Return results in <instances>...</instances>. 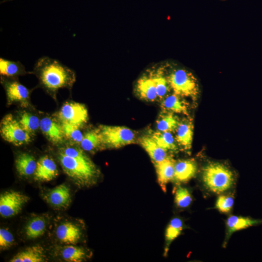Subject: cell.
<instances>
[{
    "label": "cell",
    "mask_w": 262,
    "mask_h": 262,
    "mask_svg": "<svg viewBox=\"0 0 262 262\" xmlns=\"http://www.w3.org/2000/svg\"><path fill=\"white\" fill-rule=\"evenodd\" d=\"M2 83L9 103L18 102L25 106L28 104L30 92L26 86L15 80L2 79Z\"/></svg>",
    "instance_id": "9"
},
{
    "label": "cell",
    "mask_w": 262,
    "mask_h": 262,
    "mask_svg": "<svg viewBox=\"0 0 262 262\" xmlns=\"http://www.w3.org/2000/svg\"><path fill=\"white\" fill-rule=\"evenodd\" d=\"M40 129L47 138L54 144L61 143L65 137L61 124L54 119L45 117L40 120Z\"/></svg>",
    "instance_id": "14"
},
{
    "label": "cell",
    "mask_w": 262,
    "mask_h": 262,
    "mask_svg": "<svg viewBox=\"0 0 262 262\" xmlns=\"http://www.w3.org/2000/svg\"><path fill=\"white\" fill-rule=\"evenodd\" d=\"M154 82L158 98L163 99L165 98L171 89L167 76L164 73L163 68L158 70L151 74Z\"/></svg>",
    "instance_id": "27"
},
{
    "label": "cell",
    "mask_w": 262,
    "mask_h": 262,
    "mask_svg": "<svg viewBox=\"0 0 262 262\" xmlns=\"http://www.w3.org/2000/svg\"><path fill=\"white\" fill-rule=\"evenodd\" d=\"M171 89L181 97L196 99L199 94L198 82L194 75L183 68L174 69L167 76Z\"/></svg>",
    "instance_id": "4"
},
{
    "label": "cell",
    "mask_w": 262,
    "mask_h": 262,
    "mask_svg": "<svg viewBox=\"0 0 262 262\" xmlns=\"http://www.w3.org/2000/svg\"><path fill=\"white\" fill-rule=\"evenodd\" d=\"M136 90L138 96L143 100L154 101L158 98L156 87L151 76H144L138 80Z\"/></svg>",
    "instance_id": "19"
},
{
    "label": "cell",
    "mask_w": 262,
    "mask_h": 262,
    "mask_svg": "<svg viewBox=\"0 0 262 262\" xmlns=\"http://www.w3.org/2000/svg\"><path fill=\"white\" fill-rule=\"evenodd\" d=\"M80 145L82 149L89 152H94L104 147L98 129L86 132Z\"/></svg>",
    "instance_id": "23"
},
{
    "label": "cell",
    "mask_w": 262,
    "mask_h": 262,
    "mask_svg": "<svg viewBox=\"0 0 262 262\" xmlns=\"http://www.w3.org/2000/svg\"><path fill=\"white\" fill-rule=\"evenodd\" d=\"M65 137L71 142L80 144L82 142L84 134L80 128L67 123H61Z\"/></svg>",
    "instance_id": "32"
},
{
    "label": "cell",
    "mask_w": 262,
    "mask_h": 262,
    "mask_svg": "<svg viewBox=\"0 0 262 262\" xmlns=\"http://www.w3.org/2000/svg\"><path fill=\"white\" fill-rule=\"evenodd\" d=\"M139 143L155 164L168 157L166 151L160 147L150 136H144L139 139Z\"/></svg>",
    "instance_id": "18"
},
{
    "label": "cell",
    "mask_w": 262,
    "mask_h": 262,
    "mask_svg": "<svg viewBox=\"0 0 262 262\" xmlns=\"http://www.w3.org/2000/svg\"><path fill=\"white\" fill-rule=\"evenodd\" d=\"M98 129L104 147L118 148L136 142L134 132L127 127L102 125Z\"/></svg>",
    "instance_id": "5"
},
{
    "label": "cell",
    "mask_w": 262,
    "mask_h": 262,
    "mask_svg": "<svg viewBox=\"0 0 262 262\" xmlns=\"http://www.w3.org/2000/svg\"><path fill=\"white\" fill-rule=\"evenodd\" d=\"M202 181L210 191L222 193L230 189L234 183V176L231 171L219 163H210L202 171Z\"/></svg>",
    "instance_id": "3"
},
{
    "label": "cell",
    "mask_w": 262,
    "mask_h": 262,
    "mask_svg": "<svg viewBox=\"0 0 262 262\" xmlns=\"http://www.w3.org/2000/svg\"><path fill=\"white\" fill-rule=\"evenodd\" d=\"M180 121L173 113L164 111L156 121L157 129L159 131L172 132L176 131Z\"/></svg>",
    "instance_id": "26"
},
{
    "label": "cell",
    "mask_w": 262,
    "mask_h": 262,
    "mask_svg": "<svg viewBox=\"0 0 262 262\" xmlns=\"http://www.w3.org/2000/svg\"><path fill=\"white\" fill-rule=\"evenodd\" d=\"M60 152L65 155L75 159L87 161L90 158L84 152L83 150L77 147L66 146L60 149Z\"/></svg>",
    "instance_id": "34"
},
{
    "label": "cell",
    "mask_w": 262,
    "mask_h": 262,
    "mask_svg": "<svg viewBox=\"0 0 262 262\" xmlns=\"http://www.w3.org/2000/svg\"><path fill=\"white\" fill-rule=\"evenodd\" d=\"M15 165L16 171L20 176L28 177L34 174L37 162L32 155L24 152L17 156Z\"/></svg>",
    "instance_id": "21"
},
{
    "label": "cell",
    "mask_w": 262,
    "mask_h": 262,
    "mask_svg": "<svg viewBox=\"0 0 262 262\" xmlns=\"http://www.w3.org/2000/svg\"><path fill=\"white\" fill-rule=\"evenodd\" d=\"M182 229L183 223L180 218L175 217L171 220L165 230L164 255L167 253L171 243L180 234Z\"/></svg>",
    "instance_id": "30"
},
{
    "label": "cell",
    "mask_w": 262,
    "mask_h": 262,
    "mask_svg": "<svg viewBox=\"0 0 262 262\" xmlns=\"http://www.w3.org/2000/svg\"><path fill=\"white\" fill-rule=\"evenodd\" d=\"M193 128L192 122L185 119L180 121L175 131L176 142L184 150H189L192 147Z\"/></svg>",
    "instance_id": "16"
},
{
    "label": "cell",
    "mask_w": 262,
    "mask_h": 262,
    "mask_svg": "<svg viewBox=\"0 0 262 262\" xmlns=\"http://www.w3.org/2000/svg\"><path fill=\"white\" fill-rule=\"evenodd\" d=\"M44 248L36 245L28 247L14 256L10 262H42L45 261Z\"/></svg>",
    "instance_id": "20"
},
{
    "label": "cell",
    "mask_w": 262,
    "mask_h": 262,
    "mask_svg": "<svg viewBox=\"0 0 262 262\" xmlns=\"http://www.w3.org/2000/svg\"><path fill=\"white\" fill-rule=\"evenodd\" d=\"M150 136L160 147L166 151H175L178 149L176 141L171 132L157 131L153 132Z\"/></svg>",
    "instance_id": "29"
},
{
    "label": "cell",
    "mask_w": 262,
    "mask_h": 262,
    "mask_svg": "<svg viewBox=\"0 0 262 262\" xmlns=\"http://www.w3.org/2000/svg\"><path fill=\"white\" fill-rule=\"evenodd\" d=\"M197 165L192 159L181 160L175 162L174 179L178 182H186L195 176Z\"/></svg>",
    "instance_id": "17"
},
{
    "label": "cell",
    "mask_w": 262,
    "mask_h": 262,
    "mask_svg": "<svg viewBox=\"0 0 262 262\" xmlns=\"http://www.w3.org/2000/svg\"><path fill=\"white\" fill-rule=\"evenodd\" d=\"M57 116L61 123H67L80 128L88 120V111L83 104L67 101L62 106Z\"/></svg>",
    "instance_id": "7"
},
{
    "label": "cell",
    "mask_w": 262,
    "mask_h": 262,
    "mask_svg": "<svg viewBox=\"0 0 262 262\" xmlns=\"http://www.w3.org/2000/svg\"><path fill=\"white\" fill-rule=\"evenodd\" d=\"M75 245H66L61 250V257L68 262H81L85 260L87 255L86 251Z\"/></svg>",
    "instance_id": "28"
},
{
    "label": "cell",
    "mask_w": 262,
    "mask_h": 262,
    "mask_svg": "<svg viewBox=\"0 0 262 262\" xmlns=\"http://www.w3.org/2000/svg\"><path fill=\"white\" fill-rule=\"evenodd\" d=\"M26 73L24 66L19 61L0 58V74L1 76L11 78Z\"/></svg>",
    "instance_id": "25"
},
{
    "label": "cell",
    "mask_w": 262,
    "mask_h": 262,
    "mask_svg": "<svg viewBox=\"0 0 262 262\" xmlns=\"http://www.w3.org/2000/svg\"><path fill=\"white\" fill-rule=\"evenodd\" d=\"M34 72L41 85L51 93L62 88H71L76 81L75 73L72 69L48 56L41 57L36 61Z\"/></svg>",
    "instance_id": "1"
},
{
    "label": "cell",
    "mask_w": 262,
    "mask_h": 262,
    "mask_svg": "<svg viewBox=\"0 0 262 262\" xmlns=\"http://www.w3.org/2000/svg\"><path fill=\"white\" fill-rule=\"evenodd\" d=\"M14 236L8 230L3 228L0 229V248L5 250L11 247L14 244Z\"/></svg>",
    "instance_id": "36"
},
{
    "label": "cell",
    "mask_w": 262,
    "mask_h": 262,
    "mask_svg": "<svg viewBox=\"0 0 262 262\" xmlns=\"http://www.w3.org/2000/svg\"><path fill=\"white\" fill-rule=\"evenodd\" d=\"M181 98L174 93L167 95L163 98L161 103L162 110L164 112L187 115H188L187 105Z\"/></svg>",
    "instance_id": "22"
},
{
    "label": "cell",
    "mask_w": 262,
    "mask_h": 262,
    "mask_svg": "<svg viewBox=\"0 0 262 262\" xmlns=\"http://www.w3.org/2000/svg\"><path fill=\"white\" fill-rule=\"evenodd\" d=\"M175 162L168 156L163 161L155 164L158 183L164 191H166L167 184L174 179Z\"/></svg>",
    "instance_id": "15"
},
{
    "label": "cell",
    "mask_w": 262,
    "mask_h": 262,
    "mask_svg": "<svg viewBox=\"0 0 262 262\" xmlns=\"http://www.w3.org/2000/svg\"><path fill=\"white\" fill-rule=\"evenodd\" d=\"M226 224L227 231L224 245H226L227 242L234 232L253 226L262 224V219L231 215L227 219Z\"/></svg>",
    "instance_id": "13"
},
{
    "label": "cell",
    "mask_w": 262,
    "mask_h": 262,
    "mask_svg": "<svg viewBox=\"0 0 262 262\" xmlns=\"http://www.w3.org/2000/svg\"><path fill=\"white\" fill-rule=\"evenodd\" d=\"M58 159L64 172L78 186L88 187L97 182L99 172L91 160H79L60 151Z\"/></svg>",
    "instance_id": "2"
},
{
    "label": "cell",
    "mask_w": 262,
    "mask_h": 262,
    "mask_svg": "<svg viewBox=\"0 0 262 262\" xmlns=\"http://www.w3.org/2000/svg\"><path fill=\"white\" fill-rule=\"evenodd\" d=\"M34 178L40 181H49L58 175L57 165L50 157L46 155L41 157L37 162L34 173Z\"/></svg>",
    "instance_id": "11"
},
{
    "label": "cell",
    "mask_w": 262,
    "mask_h": 262,
    "mask_svg": "<svg viewBox=\"0 0 262 262\" xmlns=\"http://www.w3.org/2000/svg\"><path fill=\"white\" fill-rule=\"evenodd\" d=\"M44 198L52 206L58 209H66L71 202L70 189L65 183L60 184L49 190Z\"/></svg>",
    "instance_id": "10"
},
{
    "label": "cell",
    "mask_w": 262,
    "mask_h": 262,
    "mask_svg": "<svg viewBox=\"0 0 262 262\" xmlns=\"http://www.w3.org/2000/svg\"><path fill=\"white\" fill-rule=\"evenodd\" d=\"M30 197L17 191H8L0 194V214L4 218L14 216L19 213Z\"/></svg>",
    "instance_id": "8"
},
{
    "label": "cell",
    "mask_w": 262,
    "mask_h": 262,
    "mask_svg": "<svg viewBox=\"0 0 262 262\" xmlns=\"http://www.w3.org/2000/svg\"><path fill=\"white\" fill-rule=\"evenodd\" d=\"M0 133L7 142L16 146L26 145L31 141L32 136L21 127L11 114L6 115L0 123Z\"/></svg>",
    "instance_id": "6"
},
{
    "label": "cell",
    "mask_w": 262,
    "mask_h": 262,
    "mask_svg": "<svg viewBox=\"0 0 262 262\" xmlns=\"http://www.w3.org/2000/svg\"><path fill=\"white\" fill-rule=\"evenodd\" d=\"M192 201V197L189 190L184 187H178L175 193V202L180 208L188 207Z\"/></svg>",
    "instance_id": "33"
},
{
    "label": "cell",
    "mask_w": 262,
    "mask_h": 262,
    "mask_svg": "<svg viewBox=\"0 0 262 262\" xmlns=\"http://www.w3.org/2000/svg\"><path fill=\"white\" fill-rule=\"evenodd\" d=\"M17 120L22 128L31 136L40 128V121L38 117L30 113L22 112Z\"/></svg>",
    "instance_id": "31"
},
{
    "label": "cell",
    "mask_w": 262,
    "mask_h": 262,
    "mask_svg": "<svg viewBox=\"0 0 262 262\" xmlns=\"http://www.w3.org/2000/svg\"><path fill=\"white\" fill-rule=\"evenodd\" d=\"M82 233L79 227L70 222L60 224L55 231L57 239L66 245H76L81 239Z\"/></svg>",
    "instance_id": "12"
},
{
    "label": "cell",
    "mask_w": 262,
    "mask_h": 262,
    "mask_svg": "<svg viewBox=\"0 0 262 262\" xmlns=\"http://www.w3.org/2000/svg\"><path fill=\"white\" fill-rule=\"evenodd\" d=\"M46 221L42 216L32 218L27 224L25 233L29 239H35L43 235L46 229Z\"/></svg>",
    "instance_id": "24"
},
{
    "label": "cell",
    "mask_w": 262,
    "mask_h": 262,
    "mask_svg": "<svg viewBox=\"0 0 262 262\" xmlns=\"http://www.w3.org/2000/svg\"><path fill=\"white\" fill-rule=\"evenodd\" d=\"M233 203L234 199L232 196L220 195L216 200L215 208L220 212L228 213L231 210Z\"/></svg>",
    "instance_id": "35"
}]
</instances>
